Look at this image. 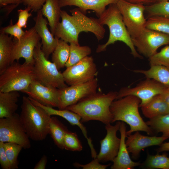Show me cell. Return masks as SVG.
<instances>
[{
    "mask_svg": "<svg viewBox=\"0 0 169 169\" xmlns=\"http://www.w3.org/2000/svg\"><path fill=\"white\" fill-rule=\"evenodd\" d=\"M71 15L61 10V21L57 26L54 36L65 41L79 44L78 37L80 33L90 32L100 40L105 36V30L98 19L89 17L78 8L70 10Z\"/></svg>",
    "mask_w": 169,
    "mask_h": 169,
    "instance_id": "obj_1",
    "label": "cell"
},
{
    "mask_svg": "<svg viewBox=\"0 0 169 169\" xmlns=\"http://www.w3.org/2000/svg\"><path fill=\"white\" fill-rule=\"evenodd\" d=\"M117 94L115 91L106 94L96 92L65 109L79 115L81 117V122L95 120L105 125L110 124L113 117L110 107L112 102L117 99Z\"/></svg>",
    "mask_w": 169,
    "mask_h": 169,
    "instance_id": "obj_2",
    "label": "cell"
},
{
    "mask_svg": "<svg viewBox=\"0 0 169 169\" xmlns=\"http://www.w3.org/2000/svg\"><path fill=\"white\" fill-rule=\"evenodd\" d=\"M141 100L134 95H128L114 100L110 107L112 115V123L121 121L126 123L130 129L126 131V136L136 131L146 132L148 135L154 131L141 116L138 110Z\"/></svg>",
    "mask_w": 169,
    "mask_h": 169,
    "instance_id": "obj_3",
    "label": "cell"
},
{
    "mask_svg": "<svg viewBox=\"0 0 169 169\" xmlns=\"http://www.w3.org/2000/svg\"><path fill=\"white\" fill-rule=\"evenodd\" d=\"M21 108L20 119L29 138L36 141L44 140L49 134L51 116L28 97L23 96Z\"/></svg>",
    "mask_w": 169,
    "mask_h": 169,
    "instance_id": "obj_4",
    "label": "cell"
},
{
    "mask_svg": "<svg viewBox=\"0 0 169 169\" xmlns=\"http://www.w3.org/2000/svg\"><path fill=\"white\" fill-rule=\"evenodd\" d=\"M98 20L102 25H106L108 26L110 34L107 42L98 46L96 49L97 53L104 51L109 45L120 41L129 47L131 49V54L134 57L142 58L141 56L136 49L124 23L122 15L116 4L109 5L99 17Z\"/></svg>",
    "mask_w": 169,
    "mask_h": 169,
    "instance_id": "obj_5",
    "label": "cell"
},
{
    "mask_svg": "<svg viewBox=\"0 0 169 169\" xmlns=\"http://www.w3.org/2000/svg\"><path fill=\"white\" fill-rule=\"evenodd\" d=\"M33 64L14 61L0 74V92L26 90L35 80Z\"/></svg>",
    "mask_w": 169,
    "mask_h": 169,
    "instance_id": "obj_6",
    "label": "cell"
},
{
    "mask_svg": "<svg viewBox=\"0 0 169 169\" xmlns=\"http://www.w3.org/2000/svg\"><path fill=\"white\" fill-rule=\"evenodd\" d=\"M42 46L39 42L34 51L33 70L35 80L44 85L58 89L68 86L62 73L59 71L54 63L46 58Z\"/></svg>",
    "mask_w": 169,
    "mask_h": 169,
    "instance_id": "obj_7",
    "label": "cell"
},
{
    "mask_svg": "<svg viewBox=\"0 0 169 169\" xmlns=\"http://www.w3.org/2000/svg\"><path fill=\"white\" fill-rule=\"evenodd\" d=\"M116 4L131 38L136 37L146 28L145 6L125 0H118Z\"/></svg>",
    "mask_w": 169,
    "mask_h": 169,
    "instance_id": "obj_8",
    "label": "cell"
},
{
    "mask_svg": "<svg viewBox=\"0 0 169 169\" xmlns=\"http://www.w3.org/2000/svg\"><path fill=\"white\" fill-rule=\"evenodd\" d=\"M29 139L18 114L0 118V141L15 143L25 149L31 146Z\"/></svg>",
    "mask_w": 169,
    "mask_h": 169,
    "instance_id": "obj_9",
    "label": "cell"
},
{
    "mask_svg": "<svg viewBox=\"0 0 169 169\" xmlns=\"http://www.w3.org/2000/svg\"><path fill=\"white\" fill-rule=\"evenodd\" d=\"M131 39L138 52L148 58L156 53L160 47L169 44V34L146 27L137 36Z\"/></svg>",
    "mask_w": 169,
    "mask_h": 169,
    "instance_id": "obj_10",
    "label": "cell"
},
{
    "mask_svg": "<svg viewBox=\"0 0 169 169\" xmlns=\"http://www.w3.org/2000/svg\"><path fill=\"white\" fill-rule=\"evenodd\" d=\"M98 83V79L95 78L84 83L59 89L58 109H65L81 99L96 93Z\"/></svg>",
    "mask_w": 169,
    "mask_h": 169,
    "instance_id": "obj_11",
    "label": "cell"
},
{
    "mask_svg": "<svg viewBox=\"0 0 169 169\" xmlns=\"http://www.w3.org/2000/svg\"><path fill=\"white\" fill-rule=\"evenodd\" d=\"M97 69L92 57L87 56L75 64L66 67L62 73L64 80L70 85L84 83L94 79Z\"/></svg>",
    "mask_w": 169,
    "mask_h": 169,
    "instance_id": "obj_12",
    "label": "cell"
},
{
    "mask_svg": "<svg viewBox=\"0 0 169 169\" xmlns=\"http://www.w3.org/2000/svg\"><path fill=\"white\" fill-rule=\"evenodd\" d=\"M40 39L34 27L26 30L24 35L19 40L13 39L11 63L15 60L23 58L26 62L33 64L34 51Z\"/></svg>",
    "mask_w": 169,
    "mask_h": 169,
    "instance_id": "obj_13",
    "label": "cell"
},
{
    "mask_svg": "<svg viewBox=\"0 0 169 169\" xmlns=\"http://www.w3.org/2000/svg\"><path fill=\"white\" fill-rule=\"evenodd\" d=\"M166 87L153 79L147 78L135 87L122 88L118 92L117 99L130 95L136 96L141 100L139 105L141 107L154 96L161 94Z\"/></svg>",
    "mask_w": 169,
    "mask_h": 169,
    "instance_id": "obj_14",
    "label": "cell"
},
{
    "mask_svg": "<svg viewBox=\"0 0 169 169\" xmlns=\"http://www.w3.org/2000/svg\"><path fill=\"white\" fill-rule=\"evenodd\" d=\"M121 122L118 121L114 125H105L106 134L100 141V148L96 158L100 162L112 161L117 155L120 144V139L116 134L119 130Z\"/></svg>",
    "mask_w": 169,
    "mask_h": 169,
    "instance_id": "obj_15",
    "label": "cell"
},
{
    "mask_svg": "<svg viewBox=\"0 0 169 169\" xmlns=\"http://www.w3.org/2000/svg\"><path fill=\"white\" fill-rule=\"evenodd\" d=\"M23 92L44 105L58 107L59 89L55 87L44 85L35 80Z\"/></svg>",
    "mask_w": 169,
    "mask_h": 169,
    "instance_id": "obj_16",
    "label": "cell"
},
{
    "mask_svg": "<svg viewBox=\"0 0 169 169\" xmlns=\"http://www.w3.org/2000/svg\"><path fill=\"white\" fill-rule=\"evenodd\" d=\"M139 131L133 134L126 136L125 143L128 150L131 153L132 158L137 159L141 151L148 147L154 146H160L168 138L163 136H148L142 135Z\"/></svg>",
    "mask_w": 169,
    "mask_h": 169,
    "instance_id": "obj_17",
    "label": "cell"
},
{
    "mask_svg": "<svg viewBox=\"0 0 169 169\" xmlns=\"http://www.w3.org/2000/svg\"><path fill=\"white\" fill-rule=\"evenodd\" d=\"M33 20L35 22L33 27L41 39L42 49L48 59L56 47L59 39L55 37L49 30L48 22L44 18L40 10L37 12Z\"/></svg>",
    "mask_w": 169,
    "mask_h": 169,
    "instance_id": "obj_18",
    "label": "cell"
},
{
    "mask_svg": "<svg viewBox=\"0 0 169 169\" xmlns=\"http://www.w3.org/2000/svg\"><path fill=\"white\" fill-rule=\"evenodd\" d=\"M31 101L44 109L50 116L56 115L63 118L71 125H77L81 130L84 136L87 140L88 143L90 148L91 153H93L96 151L92 144V140L88 137L87 132L85 126L81 121V117L78 114L67 109H55L53 107L44 105L35 100L30 98Z\"/></svg>",
    "mask_w": 169,
    "mask_h": 169,
    "instance_id": "obj_19",
    "label": "cell"
},
{
    "mask_svg": "<svg viewBox=\"0 0 169 169\" xmlns=\"http://www.w3.org/2000/svg\"><path fill=\"white\" fill-rule=\"evenodd\" d=\"M119 131L120 134V141L116 156L113 160L112 169H132L141 165L140 162H134L131 159L125 143L126 137V125L121 121Z\"/></svg>",
    "mask_w": 169,
    "mask_h": 169,
    "instance_id": "obj_20",
    "label": "cell"
},
{
    "mask_svg": "<svg viewBox=\"0 0 169 169\" xmlns=\"http://www.w3.org/2000/svg\"><path fill=\"white\" fill-rule=\"evenodd\" d=\"M118 0H59L60 7L74 6L78 7L83 13L92 10L99 18L106 9L107 5L116 4Z\"/></svg>",
    "mask_w": 169,
    "mask_h": 169,
    "instance_id": "obj_21",
    "label": "cell"
},
{
    "mask_svg": "<svg viewBox=\"0 0 169 169\" xmlns=\"http://www.w3.org/2000/svg\"><path fill=\"white\" fill-rule=\"evenodd\" d=\"M59 0H46L40 10L47 18L51 33L54 36L55 31L60 22L61 10Z\"/></svg>",
    "mask_w": 169,
    "mask_h": 169,
    "instance_id": "obj_22",
    "label": "cell"
},
{
    "mask_svg": "<svg viewBox=\"0 0 169 169\" xmlns=\"http://www.w3.org/2000/svg\"><path fill=\"white\" fill-rule=\"evenodd\" d=\"M19 97L17 91L0 92V118L9 117L16 113Z\"/></svg>",
    "mask_w": 169,
    "mask_h": 169,
    "instance_id": "obj_23",
    "label": "cell"
},
{
    "mask_svg": "<svg viewBox=\"0 0 169 169\" xmlns=\"http://www.w3.org/2000/svg\"><path fill=\"white\" fill-rule=\"evenodd\" d=\"M141 107L143 115L149 119L169 113V106L161 94L154 96L148 103Z\"/></svg>",
    "mask_w": 169,
    "mask_h": 169,
    "instance_id": "obj_24",
    "label": "cell"
},
{
    "mask_svg": "<svg viewBox=\"0 0 169 169\" xmlns=\"http://www.w3.org/2000/svg\"><path fill=\"white\" fill-rule=\"evenodd\" d=\"M13 45V36L3 33H0V74L11 63Z\"/></svg>",
    "mask_w": 169,
    "mask_h": 169,
    "instance_id": "obj_25",
    "label": "cell"
},
{
    "mask_svg": "<svg viewBox=\"0 0 169 169\" xmlns=\"http://www.w3.org/2000/svg\"><path fill=\"white\" fill-rule=\"evenodd\" d=\"M134 72L144 74L147 78L153 79L169 86V67L161 65H152L147 70H135Z\"/></svg>",
    "mask_w": 169,
    "mask_h": 169,
    "instance_id": "obj_26",
    "label": "cell"
},
{
    "mask_svg": "<svg viewBox=\"0 0 169 169\" xmlns=\"http://www.w3.org/2000/svg\"><path fill=\"white\" fill-rule=\"evenodd\" d=\"M68 43L59 39L58 44L52 53V62L56 66L58 69L65 67L70 54V46Z\"/></svg>",
    "mask_w": 169,
    "mask_h": 169,
    "instance_id": "obj_27",
    "label": "cell"
},
{
    "mask_svg": "<svg viewBox=\"0 0 169 169\" xmlns=\"http://www.w3.org/2000/svg\"><path fill=\"white\" fill-rule=\"evenodd\" d=\"M67 128L55 117H51L49 123V134L55 144L59 148L64 149V136Z\"/></svg>",
    "mask_w": 169,
    "mask_h": 169,
    "instance_id": "obj_28",
    "label": "cell"
},
{
    "mask_svg": "<svg viewBox=\"0 0 169 169\" xmlns=\"http://www.w3.org/2000/svg\"><path fill=\"white\" fill-rule=\"evenodd\" d=\"M70 46V54L65 67H67L79 62L85 57L88 56L91 52V49L88 46H81L74 43H71Z\"/></svg>",
    "mask_w": 169,
    "mask_h": 169,
    "instance_id": "obj_29",
    "label": "cell"
},
{
    "mask_svg": "<svg viewBox=\"0 0 169 169\" xmlns=\"http://www.w3.org/2000/svg\"><path fill=\"white\" fill-rule=\"evenodd\" d=\"M146 123L153 131L161 132L162 136L169 138V113L149 119Z\"/></svg>",
    "mask_w": 169,
    "mask_h": 169,
    "instance_id": "obj_30",
    "label": "cell"
},
{
    "mask_svg": "<svg viewBox=\"0 0 169 169\" xmlns=\"http://www.w3.org/2000/svg\"><path fill=\"white\" fill-rule=\"evenodd\" d=\"M142 167L150 169H169V157L166 154L157 153L155 155L148 154L146 159L141 165Z\"/></svg>",
    "mask_w": 169,
    "mask_h": 169,
    "instance_id": "obj_31",
    "label": "cell"
},
{
    "mask_svg": "<svg viewBox=\"0 0 169 169\" xmlns=\"http://www.w3.org/2000/svg\"><path fill=\"white\" fill-rule=\"evenodd\" d=\"M145 26L148 29L169 34V18L160 16L148 17Z\"/></svg>",
    "mask_w": 169,
    "mask_h": 169,
    "instance_id": "obj_32",
    "label": "cell"
},
{
    "mask_svg": "<svg viewBox=\"0 0 169 169\" xmlns=\"http://www.w3.org/2000/svg\"><path fill=\"white\" fill-rule=\"evenodd\" d=\"M4 149L12 169L18 168L19 161L18 156L23 148L19 145L13 142H4Z\"/></svg>",
    "mask_w": 169,
    "mask_h": 169,
    "instance_id": "obj_33",
    "label": "cell"
},
{
    "mask_svg": "<svg viewBox=\"0 0 169 169\" xmlns=\"http://www.w3.org/2000/svg\"><path fill=\"white\" fill-rule=\"evenodd\" d=\"M145 6V11L148 17L153 16H160L169 18V1H161Z\"/></svg>",
    "mask_w": 169,
    "mask_h": 169,
    "instance_id": "obj_34",
    "label": "cell"
},
{
    "mask_svg": "<svg viewBox=\"0 0 169 169\" xmlns=\"http://www.w3.org/2000/svg\"><path fill=\"white\" fill-rule=\"evenodd\" d=\"M64 144V149L68 151H79L83 149L82 145L76 133L68 130L65 134Z\"/></svg>",
    "mask_w": 169,
    "mask_h": 169,
    "instance_id": "obj_35",
    "label": "cell"
},
{
    "mask_svg": "<svg viewBox=\"0 0 169 169\" xmlns=\"http://www.w3.org/2000/svg\"><path fill=\"white\" fill-rule=\"evenodd\" d=\"M150 65H161L169 67V45L149 58Z\"/></svg>",
    "mask_w": 169,
    "mask_h": 169,
    "instance_id": "obj_36",
    "label": "cell"
},
{
    "mask_svg": "<svg viewBox=\"0 0 169 169\" xmlns=\"http://www.w3.org/2000/svg\"><path fill=\"white\" fill-rule=\"evenodd\" d=\"M0 33L10 34L13 36L14 38L19 40L25 33L22 28L19 26L16 23L13 24V21L11 19L8 25L0 29Z\"/></svg>",
    "mask_w": 169,
    "mask_h": 169,
    "instance_id": "obj_37",
    "label": "cell"
},
{
    "mask_svg": "<svg viewBox=\"0 0 169 169\" xmlns=\"http://www.w3.org/2000/svg\"><path fill=\"white\" fill-rule=\"evenodd\" d=\"M31 9L30 7L27 6L25 9H20L17 11L18 19L16 23L22 28H27L28 20L32 16L31 12L29 13Z\"/></svg>",
    "mask_w": 169,
    "mask_h": 169,
    "instance_id": "obj_38",
    "label": "cell"
},
{
    "mask_svg": "<svg viewBox=\"0 0 169 169\" xmlns=\"http://www.w3.org/2000/svg\"><path fill=\"white\" fill-rule=\"evenodd\" d=\"M110 165L100 164L97 158H94L90 162L86 164H81L78 162H75L73 164L75 167H82L83 169H105Z\"/></svg>",
    "mask_w": 169,
    "mask_h": 169,
    "instance_id": "obj_39",
    "label": "cell"
},
{
    "mask_svg": "<svg viewBox=\"0 0 169 169\" xmlns=\"http://www.w3.org/2000/svg\"><path fill=\"white\" fill-rule=\"evenodd\" d=\"M0 164L3 169H12L6 154L4 142L0 141Z\"/></svg>",
    "mask_w": 169,
    "mask_h": 169,
    "instance_id": "obj_40",
    "label": "cell"
},
{
    "mask_svg": "<svg viewBox=\"0 0 169 169\" xmlns=\"http://www.w3.org/2000/svg\"><path fill=\"white\" fill-rule=\"evenodd\" d=\"M25 6L29 7L32 11L38 12L41 9L46 0H23Z\"/></svg>",
    "mask_w": 169,
    "mask_h": 169,
    "instance_id": "obj_41",
    "label": "cell"
},
{
    "mask_svg": "<svg viewBox=\"0 0 169 169\" xmlns=\"http://www.w3.org/2000/svg\"><path fill=\"white\" fill-rule=\"evenodd\" d=\"M129 2L141 4L145 6L151 5L161 1V0H125Z\"/></svg>",
    "mask_w": 169,
    "mask_h": 169,
    "instance_id": "obj_42",
    "label": "cell"
},
{
    "mask_svg": "<svg viewBox=\"0 0 169 169\" xmlns=\"http://www.w3.org/2000/svg\"><path fill=\"white\" fill-rule=\"evenodd\" d=\"M47 162V158L44 155L34 166V169H45Z\"/></svg>",
    "mask_w": 169,
    "mask_h": 169,
    "instance_id": "obj_43",
    "label": "cell"
},
{
    "mask_svg": "<svg viewBox=\"0 0 169 169\" xmlns=\"http://www.w3.org/2000/svg\"><path fill=\"white\" fill-rule=\"evenodd\" d=\"M23 3V0H0V6L2 8L9 4H18Z\"/></svg>",
    "mask_w": 169,
    "mask_h": 169,
    "instance_id": "obj_44",
    "label": "cell"
},
{
    "mask_svg": "<svg viewBox=\"0 0 169 169\" xmlns=\"http://www.w3.org/2000/svg\"><path fill=\"white\" fill-rule=\"evenodd\" d=\"M18 4H9L5 6L2 8V10H3L5 13V15L6 17H8L9 13L18 6Z\"/></svg>",
    "mask_w": 169,
    "mask_h": 169,
    "instance_id": "obj_45",
    "label": "cell"
},
{
    "mask_svg": "<svg viewBox=\"0 0 169 169\" xmlns=\"http://www.w3.org/2000/svg\"><path fill=\"white\" fill-rule=\"evenodd\" d=\"M161 95L164 100L169 106V86H166Z\"/></svg>",
    "mask_w": 169,
    "mask_h": 169,
    "instance_id": "obj_46",
    "label": "cell"
},
{
    "mask_svg": "<svg viewBox=\"0 0 169 169\" xmlns=\"http://www.w3.org/2000/svg\"><path fill=\"white\" fill-rule=\"evenodd\" d=\"M157 151L158 153L169 151V142L163 143Z\"/></svg>",
    "mask_w": 169,
    "mask_h": 169,
    "instance_id": "obj_47",
    "label": "cell"
},
{
    "mask_svg": "<svg viewBox=\"0 0 169 169\" xmlns=\"http://www.w3.org/2000/svg\"><path fill=\"white\" fill-rule=\"evenodd\" d=\"M161 1H169V0H161Z\"/></svg>",
    "mask_w": 169,
    "mask_h": 169,
    "instance_id": "obj_48",
    "label": "cell"
}]
</instances>
